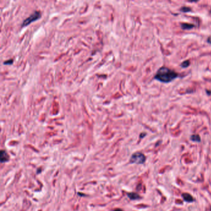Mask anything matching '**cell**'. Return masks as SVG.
Instances as JSON below:
<instances>
[{
    "instance_id": "6da1fadb",
    "label": "cell",
    "mask_w": 211,
    "mask_h": 211,
    "mask_svg": "<svg viewBox=\"0 0 211 211\" xmlns=\"http://www.w3.org/2000/svg\"><path fill=\"white\" fill-rule=\"evenodd\" d=\"M178 76V74L166 67H161L154 76V79L163 83H169Z\"/></svg>"
},
{
    "instance_id": "7a4b0ae2",
    "label": "cell",
    "mask_w": 211,
    "mask_h": 211,
    "mask_svg": "<svg viewBox=\"0 0 211 211\" xmlns=\"http://www.w3.org/2000/svg\"><path fill=\"white\" fill-rule=\"evenodd\" d=\"M146 157L141 152H136L133 154L130 158V163H136V164H142L146 161Z\"/></svg>"
},
{
    "instance_id": "3957f363",
    "label": "cell",
    "mask_w": 211,
    "mask_h": 211,
    "mask_svg": "<svg viewBox=\"0 0 211 211\" xmlns=\"http://www.w3.org/2000/svg\"><path fill=\"white\" fill-rule=\"evenodd\" d=\"M40 17H41V13L39 11H34L29 17H28L23 21V24H22V26L26 27L29 24H30V23H33V22H34L35 20H37Z\"/></svg>"
},
{
    "instance_id": "277c9868",
    "label": "cell",
    "mask_w": 211,
    "mask_h": 211,
    "mask_svg": "<svg viewBox=\"0 0 211 211\" xmlns=\"http://www.w3.org/2000/svg\"><path fill=\"white\" fill-rule=\"evenodd\" d=\"M0 159L2 163L8 162L9 160V156L5 150H2L0 154Z\"/></svg>"
},
{
    "instance_id": "5b68a950",
    "label": "cell",
    "mask_w": 211,
    "mask_h": 211,
    "mask_svg": "<svg viewBox=\"0 0 211 211\" xmlns=\"http://www.w3.org/2000/svg\"><path fill=\"white\" fill-rule=\"evenodd\" d=\"M182 196L184 199L185 201H187V202H189V203H191V202H193L194 201V198L192 197L191 195H190V194H188V193H183L182 194Z\"/></svg>"
},
{
    "instance_id": "8992f818",
    "label": "cell",
    "mask_w": 211,
    "mask_h": 211,
    "mask_svg": "<svg viewBox=\"0 0 211 211\" xmlns=\"http://www.w3.org/2000/svg\"><path fill=\"white\" fill-rule=\"evenodd\" d=\"M128 196L129 197V198L131 200H136V199H141V197L139 194H138L137 193H130L128 194Z\"/></svg>"
},
{
    "instance_id": "52a82bcc",
    "label": "cell",
    "mask_w": 211,
    "mask_h": 211,
    "mask_svg": "<svg viewBox=\"0 0 211 211\" xmlns=\"http://www.w3.org/2000/svg\"><path fill=\"white\" fill-rule=\"evenodd\" d=\"M182 28L183 30H190L194 27V24H188V23H183L182 24Z\"/></svg>"
},
{
    "instance_id": "ba28073f",
    "label": "cell",
    "mask_w": 211,
    "mask_h": 211,
    "mask_svg": "<svg viewBox=\"0 0 211 211\" xmlns=\"http://www.w3.org/2000/svg\"><path fill=\"white\" fill-rule=\"evenodd\" d=\"M191 139L193 141H195V142H200L201 141V138H200L199 136L196 135H192L191 136Z\"/></svg>"
},
{
    "instance_id": "9c48e42d",
    "label": "cell",
    "mask_w": 211,
    "mask_h": 211,
    "mask_svg": "<svg viewBox=\"0 0 211 211\" xmlns=\"http://www.w3.org/2000/svg\"><path fill=\"white\" fill-rule=\"evenodd\" d=\"M190 65V61L189 60H186L185 61H183L182 64H181V66L183 68H188L189 66Z\"/></svg>"
},
{
    "instance_id": "30bf717a",
    "label": "cell",
    "mask_w": 211,
    "mask_h": 211,
    "mask_svg": "<svg viewBox=\"0 0 211 211\" xmlns=\"http://www.w3.org/2000/svg\"><path fill=\"white\" fill-rule=\"evenodd\" d=\"M181 11H182V12H184V13H188V12H190V11H191V9L190 8H188V7H186V6H185V7H182V8H181Z\"/></svg>"
},
{
    "instance_id": "8fae6325",
    "label": "cell",
    "mask_w": 211,
    "mask_h": 211,
    "mask_svg": "<svg viewBox=\"0 0 211 211\" xmlns=\"http://www.w3.org/2000/svg\"><path fill=\"white\" fill-rule=\"evenodd\" d=\"M13 63V60H9L8 61H5L3 63L4 64H11Z\"/></svg>"
},
{
    "instance_id": "7c38bea8",
    "label": "cell",
    "mask_w": 211,
    "mask_h": 211,
    "mask_svg": "<svg viewBox=\"0 0 211 211\" xmlns=\"http://www.w3.org/2000/svg\"><path fill=\"white\" fill-rule=\"evenodd\" d=\"M207 42L210 44H211V36L209 37L208 39H207Z\"/></svg>"
},
{
    "instance_id": "4fadbf2b",
    "label": "cell",
    "mask_w": 211,
    "mask_h": 211,
    "mask_svg": "<svg viewBox=\"0 0 211 211\" xmlns=\"http://www.w3.org/2000/svg\"><path fill=\"white\" fill-rule=\"evenodd\" d=\"M113 211H123V210H122V209H116Z\"/></svg>"
},
{
    "instance_id": "5bb4252c",
    "label": "cell",
    "mask_w": 211,
    "mask_h": 211,
    "mask_svg": "<svg viewBox=\"0 0 211 211\" xmlns=\"http://www.w3.org/2000/svg\"><path fill=\"white\" fill-rule=\"evenodd\" d=\"M210 11H211V10H210Z\"/></svg>"
}]
</instances>
